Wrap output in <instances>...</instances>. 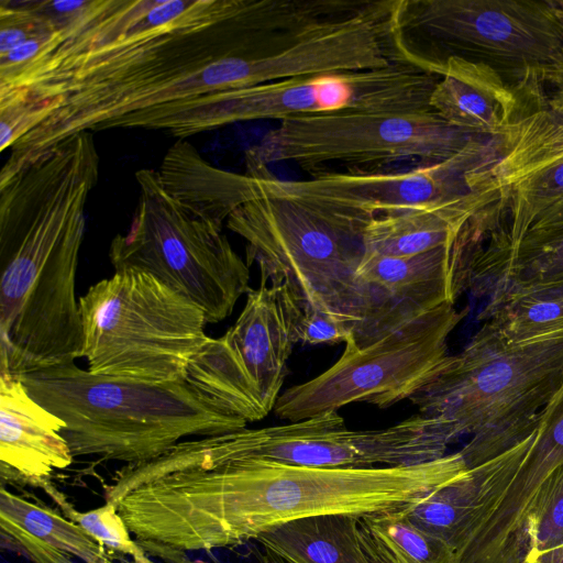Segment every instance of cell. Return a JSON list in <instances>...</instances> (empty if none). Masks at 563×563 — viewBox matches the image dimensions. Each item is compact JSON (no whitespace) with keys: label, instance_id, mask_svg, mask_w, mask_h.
Here are the masks:
<instances>
[{"label":"cell","instance_id":"1","mask_svg":"<svg viewBox=\"0 0 563 563\" xmlns=\"http://www.w3.org/2000/svg\"><path fill=\"white\" fill-rule=\"evenodd\" d=\"M282 0H88L9 82L60 107L21 137L7 180L84 131L145 109L239 89V56L262 51L285 27Z\"/></svg>","mask_w":563,"mask_h":563},{"label":"cell","instance_id":"2","mask_svg":"<svg viewBox=\"0 0 563 563\" xmlns=\"http://www.w3.org/2000/svg\"><path fill=\"white\" fill-rule=\"evenodd\" d=\"M467 470L460 451L419 464L356 468L236 460L143 484L121 499L119 511L148 551H210L298 519L396 510Z\"/></svg>","mask_w":563,"mask_h":563},{"label":"cell","instance_id":"3","mask_svg":"<svg viewBox=\"0 0 563 563\" xmlns=\"http://www.w3.org/2000/svg\"><path fill=\"white\" fill-rule=\"evenodd\" d=\"M99 170L93 135L84 131L0 183V374L81 357L76 274Z\"/></svg>","mask_w":563,"mask_h":563},{"label":"cell","instance_id":"4","mask_svg":"<svg viewBox=\"0 0 563 563\" xmlns=\"http://www.w3.org/2000/svg\"><path fill=\"white\" fill-rule=\"evenodd\" d=\"M29 394L63 419L62 435L75 457L137 464L180 440L246 428L188 383H152L92 374L75 363L19 377Z\"/></svg>","mask_w":563,"mask_h":563},{"label":"cell","instance_id":"5","mask_svg":"<svg viewBox=\"0 0 563 563\" xmlns=\"http://www.w3.org/2000/svg\"><path fill=\"white\" fill-rule=\"evenodd\" d=\"M562 383L563 336L515 344L486 321L409 400L471 435L460 453L472 468L523 438Z\"/></svg>","mask_w":563,"mask_h":563},{"label":"cell","instance_id":"6","mask_svg":"<svg viewBox=\"0 0 563 563\" xmlns=\"http://www.w3.org/2000/svg\"><path fill=\"white\" fill-rule=\"evenodd\" d=\"M225 225L246 242V263L257 265L261 282L284 285L302 312L351 321L357 347L378 339L375 302L357 276L366 252L364 230L268 196L236 206Z\"/></svg>","mask_w":563,"mask_h":563},{"label":"cell","instance_id":"7","mask_svg":"<svg viewBox=\"0 0 563 563\" xmlns=\"http://www.w3.org/2000/svg\"><path fill=\"white\" fill-rule=\"evenodd\" d=\"M440 76L412 62L380 69L320 73L217 91L131 114V129L164 131L185 140L232 123L343 111H415Z\"/></svg>","mask_w":563,"mask_h":563},{"label":"cell","instance_id":"8","mask_svg":"<svg viewBox=\"0 0 563 563\" xmlns=\"http://www.w3.org/2000/svg\"><path fill=\"white\" fill-rule=\"evenodd\" d=\"M81 357L92 374L184 383L208 335L203 310L155 276L114 271L79 298Z\"/></svg>","mask_w":563,"mask_h":563},{"label":"cell","instance_id":"9","mask_svg":"<svg viewBox=\"0 0 563 563\" xmlns=\"http://www.w3.org/2000/svg\"><path fill=\"white\" fill-rule=\"evenodd\" d=\"M135 179L139 198L131 224L109 249L114 271L146 272L200 307L207 323L224 320L250 289V266L223 224L175 196L158 170L140 169Z\"/></svg>","mask_w":563,"mask_h":563},{"label":"cell","instance_id":"10","mask_svg":"<svg viewBox=\"0 0 563 563\" xmlns=\"http://www.w3.org/2000/svg\"><path fill=\"white\" fill-rule=\"evenodd\" d=\"M475 136L450 125L431 109L343 111L289 118L245 152L246 174L268 176V165L294 163L312 175L330 164L418 165L445 161Z\"/></svg>","mask_w":563,"mask_h":563},{"label":"cell","instance_id":"11","mask_svg":"<svg viewBox=\"0 0 563 563\" xmlns=\"http://www.w3.org/2000/svg\"><path fill=\"white\" fill-rule=\"evenodd\" d=\"M466 313L444 303L364 347L346 342L332 366L280 394L275 415L296 422L354 402L386 409L409 400L449 355V338Z\"/></svg>","mask_w":563,"mask_h":563},{"label":"cell","instance_id":"12","mask_svg":"<svg viewBox=\"0 0 563 563\" xmlns=\"http://www.w3.org/2000/svg\"><path fill=\"white\" fill-rule=\"evenodd\" d=\"M302 309L284 285L249 289L236 321L209 338L190 361L186 383L221 410L247 423L274 410L298 343Z\"/></svg>","mask_w":563,"mask_h":563},{"label":"cell","instance_id":"13","mask_svg":"<svg viewBox=\"0 0 563 563\" xmlns=\"http://www.w3.org/2000/svg\"><path fill=\"white\" fill-rule=\"evenodd\" d=\"M498 140L475 136L452 157L396 172H322L285 180L253 178L255 196L298 202L336 222L364 230L374 218L462 198L494 181L486 172L497 162Z\"/></svg>","mask_w":563,"mask_h":563},{"label":"cell","instance_id":"14","mask_svg":"<svg viewBox=\"0 0 563 563\" xmlns=\"http://www.w3.org/2000/svg\"><path fill=\"white\" fill-rule=\"evenodd\" d=\"M461 437L456 426L421 413L393 426L351 430L339 411L260 429L227 433L225 462L264 460L329 468L399 466L446 454Z\"/></svg>","mask_w":563,"mask_h":563},{"label":"cell","instance_id":"15","mask_svg":"<svg viewBox=\"0 0 563 563\" xmlns=\"http://www.w3.org/2000/svg\"><path fill=\"white\" fill-rule=\"evenodd\" d=\"M402 34L521 64L533 70L563 53V23L554 1L402 0Z\"/></svg>","mask_w":563,"mask_h":563},{"label":"cell","instance_id":"16","mask_svg":"<svg viewBox=\"0 0 563 563\" xmlns=\"http://www.w3.org/2000/svg\"><path fill=\"white\" fill-rule=\"evenodd\" d=\"M471 224L454 244L405 257L365 252L357 276L376 307L380 339L444 303L468 286L481 236Z\"/></svg>","mask_w":563,"mask_h":563},{"label":"cell","instance_id":"17","mask_svg":"<svg viewBox=\"0 0 563 563\" xmlns=\"http://www.w3.org/2000/svg\"><path fill=\"white\" fill-rule=\"evenodd\" d=\"M66 423L44 408L19 377L0 374L1 479L45 488L74 456L62 435Z\"/></svg>","mask_w":563,"mask_h":563},{"label":"cell","instance_id":"18","mask_svg":"<svg viewBox=\"0 0 563 563\" xmlns=\"http://www.w3.org/2000/svg\"><path fill=\"white\" fill-rule=\"evenodd\" d=\"M430 69L440 78L429 106L450 125L498 137L515 121L517 98L490 65L452 54L431 60Z\"/></svg>","mask_w":563,"mask_h":563},{"label":"cell","instance_id":"19","mask_svg":"<svg viewBox=\"0 0 563 563\" xmlns=\"http://www.w3.org/2000/svg\"><path fill=\"white\" fill-rule=\"evenodd\" d=\"M505 196L493 184L459 199L376 217L364 228L365 250L405 257L452 245L477 216Z\"/></svg>","mask_w":563,"mask_h":563},{"label":"cell","instance_id":"20","mask_svg":"<svg viewBox=\"0 0 563 563\" xmlns=\"http://www.w3.org/2000/svg\"><path fill=\"white\" fill-rule=\"evenodd\" d=\"M1 547L32 563H117L113 552L51 507L0 490Z\"/></svg>","mask_w":563,"mask_h":563},{"label":"cell","instance_id":"21","mask_svg":"<svg viewBox=\"0 0 563 563\" xmlns=\"http://www.w3.org/2000/svg\"><path fill=\"white\" fill-rule=\"evenodd\" d=\"M539 74L554 84L553 98L545 108L515 120L497 137L499 156L489 176L506 195L522 179L563 159V60Z\"/></svg>","mask_w":563,"mask_h":563},{"label":"cell","instance_id":"22","mask_svg":"<svg viewBox=\"0 0 563 563\" xmlns=\"http://www.w3.org/2000/svg\"><path fill=\"white\" fill-rule=\"evenodd\" d=\"M256 541L286 563H374L363 547L357 516L298 519L262 533Z\"/></svg>","mask_w":563,"mask_h":563},{"label":"cell","instance_id":"23","mask_svg":"<svg viewBox=\"0 0 563 563\" xmlns=\"http://www.w3.org/2000/svg\"><path fill=\"white\" fill-rule=\"evenodd\" d=\"M357 525L374 563H453L450 547L418 528L404 507L357 516Z\"/></svg>","mask_w":563,"mask_h":563},{"label":"cell","instance_id":"24","mask_svg":"<svg viewBox=\"0 0 563 563\" xmlns=\"http://www.w3.org/2000/svg\"><path fill=\"white\" fill-rule=\"evenodd\" d=\"M497 277L496 291L563 275V229L527 233L516 245L508 239L486 255L478 277L486 273Z\"/></svg>","mask_w":563,"mask_h":563},{"label":"cell","instance_id":"25","mask_svg":"<svg viewBox=\"0 0 563 563\" xmlns=\"http://www.w3.org/2000/svg\"><path fill=\"white\" fill-rule=\"evenodd\" d=\"M486 321L506 341L529 344L563 336V297H507L492 300Z\"/></svg>","mask_w":563,"mask_h":563},{"label":"cell","instance_id":"26","mask_svg":"<svg viewBox=\"0 0 563 563\" xmlns=\"http://www.w3.org/2000/svg\"><path fill=\"white\" fill-rule=\"evenodd\" d=\"M511 196L510 246H516L534 222L563 199V159L551 164L515 185Z\"/></svg>","mask_w":563,"mask_h":563},{"label":"cell","instance_id":"27","mask_svg":"<svg viewBox=\"0 0 563 563\" xmlns=\"http://www.w3.org/2000/svg\"><path fill=\"white\" fill-rule=\"evenodd\" d=\"M45 492L59 506L67 519L79 525L111 552L129 555L134 563H154L139 542L131 538V532L114 504L106 501L103 506L80 512L53 485Z\"/></svg>","mask_w":563,"mask_h":563},{"label":"cell","instance_id":"28","mask_svg":"<svg viewBox=\"0 0 563 563\" xmlns=\"http://www.w3.org/2000/svg\"><path fill=\"white\" fill-rule=\"evenodd\" d=\"M62 102V97L38 98L21 86L0 85V151L42 124Z\"/></svg>","mask_w":563,"mask_h":563},{"label":"cell","instance_id":"29","mask_svg":"<svg viewBox=\"0 0 563 563\" xmlns=\"http://www.w3.org/2000/svg\"><path fill=\"white\" fill-rule=\"evenodd\" d=\"M349 341H354V325L351 321L319 310L302 312L298 323V343L345 344Z\"/></svg>","mask_w":563,"mask_h":563},{"label":"cell","instance_id":"30","mask_svg":"<svg viewBox=\"0 0 563 563\" xmlns=\"http://www.w3.org/2000/svg\"><path fill=\"white\" fill-rule=\"evenodd\" d=\"M563 543V470L538 519L528 562Z\"/></svg>","mask_w":563,"mask_h":563},{"label":"cell","instance_id":"31","mask_svg":"<svg viewBox=\"0 0 563 563\" xmlns=\"http://www.w3.org/2000/svg\"><path fill=\"white\" fill-rule=\"evenodd\" d=\"M519 296L563 297V275L496 291L492 300Z\"/></svg>","mask_w":563,"mask_h":563},{"label":"cell","instance_id":"32","mask_svg":"<svg viewBox=\"0 0 563 563\" xmlns=\"http://www.w3.org/2000/svg\"><path fill=\"white\" fill-rule=\"evenodd\" d=\"M563 229V199L545 211L527 233H543Z\"/></svg>","mask_w":563,"mask_h":563},{"label":"cell","instance_id":"33","mask_svg":"<svg viewBox=\"0 0 563 563\" xmlns=\"http://www.w3.org/2000/svg\"><path fill=\"white\" fill-rule=\"evenodd\" d=\"M532 561L538 563H563V543L538 554Z\"/></svg>","mask_w":563,"mask_h":563},{"label":"cell","instance_id":"34","mask_svg":"<svg viewBox=\"0 0 563 563\" xmlns=\"http://www.w3.org/2000/svg\"><path fill=\"white\" fill-rule=\"evenodd\" d=\"M255 556L260 563H286L283 559L268 551L262 553L255 550Z\"/></svg>","mask_w":563,"mask_h":563},{"label":"cell","instance_id":"35","mask_svg":"<svg viewBox=\"0 0 563 563\" xmlns=\"http://www.w3.org/2000/svg\"><path fill=\"white\" fill-rule=\"evenodd\" d=\"M556 11L559 13V16L563 23V1H554Z\"/></svg>","mask_w":563,"mask_h":563},{"label":"cell","instance_id":"36","mask_svg":"<svg viewBox=\"0 0 563 563\" xmlns=\"http://www.w3.org/2000/svg\"><path fill=\"white\" fill-rule=\"evenodd\" d=\"M501 235H507V234H501ZM498 238H499V236H498ZM482 253H483V252H482ZM482 253H481V254H482ZM479 257H481V255H479ZM479 257H478V261H479ZM478 261H477V263H478ZM476 265H477V264H476ZM476 265H475V267H476ZM475 267H474V269H475ZM473 273H474V271H473ZM472 276H473V275H472ZM471 279H472V277H471ZM470 284H471V283H470Z\"/></svg>","mask_w":563,"mask_h":563},{"label":"cell","instance_id":"37","mask_svg":"<svg viewBox=\"0 0 563 563\" xmlns=\"http://www.w3.org/2000/svg\"><path fill=\"white\" fill-rule=\"evenodd\" d=\"M527 563H538V562H536V561H531V562H527Z\"/></svg>","mask_w":563,"mask_h":563}]
</instances>
